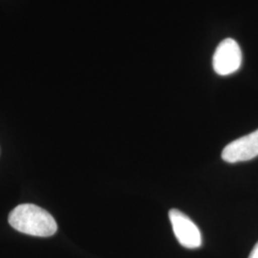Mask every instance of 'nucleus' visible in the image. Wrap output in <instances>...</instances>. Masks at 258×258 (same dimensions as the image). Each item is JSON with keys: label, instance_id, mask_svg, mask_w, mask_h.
<instances>
[{"label": "nucleus", "instance_id": "f257e3e1", "mask_svg": "<svg viewBox=\"0 0 258 258\" xmlns=\"http://www.w3.org/2000/svg\"><path fill=\"white\" fill-rule=\"evenodd\" d=\"M10 225L17 231L38 237H49L57 231L54 217L42 208L33 204H22L9 215Z\"/></svg>", "mask_w": 258, "mask_h": 258}, {"label": "nucleus", "instance_id": "f03ea898", "mask_svg": "<svg viewBox=\"0 0 258 258\" xmlns=\"http://www.w3.org/2000/svg\"><path fill=\"white\" fill-rule=\"evenodd\" d=\"M242 63V52L239 44L232 38H226L216 48L212 66L220 76L233 74L239 70Z\"/></svg>", "mask_w": 258, "mask_h": 258}, {"label": "nucleus", "instance_id": "7ed1b4c3", "mask_svg": "<svg viewBox=\"0 0 258 258\" xmlns=\"http://www.w3.org/2000/svg\"><path fill=\"white\" fill-rule=\"evenodd\" d=\"M173 232L179 243L186 249H197L202 245V234L194 222L176 209L168 212Z\"/></svg>", "mask_w": 258, "mask_h": 258}, {"label": "nucleus", "instance_id": "20e7f679", "mask_svg": "<svg viewBox=\"0 0 258 258\" xmlns=\"http://www.w3.org/2000/svg\"><path fill=\"white\" fill-rule=\"evenodd\" d=\"M258 156V129L230 143L222 151V159L227 163H238Z\"/></svg>", "mask_w": 258, "mask_h": 258}, {"label": "nucleus", "instance_id": "39448f33", "mask_svg": "<svg viewBox=\"0 0 258 258\" xmlns=\"http://www.w3.org/2000/svg\"><path fill=\"white\" fill-rule=\"evenodd\" d=\"M249 258H258V242L249 253Z\"/></svg>", "mask_w": 258, "mask_h": 258}]
</instances>
